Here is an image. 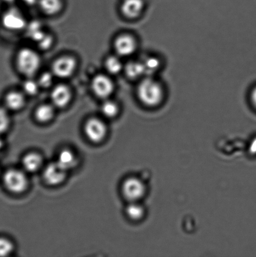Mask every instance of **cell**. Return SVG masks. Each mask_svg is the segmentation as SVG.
Here are the masks:
<instances>
[{
    "label": "cell",
    "instance_id": "1",
    "mask_svg": "<svg viewBox=\"0 0 256 257\" xmlns=\"http://www.w3.org/2000/svg\"><path fill=\"white\" fill-rule=\"evenodd\" d=\"M139 99L148 107L159 105L164 98V89L157 80L146 77L140 82L137 89Z\"/></svg>",
    "mask_w": 256,
    "mask_h": 257
},
{
    "label": "cell",
    "instance_id": "2",
    "mask_svg": "<svg viewBox=\"0 0 256 257\" xmlns=\"http://www.w3.org/2000/svg\"><path fill=\"white\" fill-rule=\"evenodd\" d=\"M41 58L38 52L30 48H24L17 55L18 70L27 78H32L41 66Z\"/></svg>",
    "mask_w": 256,
    "mask_h": 257
},
{
    "label": "cell",
    "instance_id": "3",
    "mask_svg": "<svg viewBox=\"0 0 256 257\" xmlns=\"http://www.w3.org/2000/svg\"><path fill=\"white\" fill-rule=\"evenodd\" d=\"M77 67V62L74 57L69 55L58 58L53 63L52 72L55 77L67 79L74 75Z\"/></svg>",
    "mask_w": 256,
    "mask_h": 257
},
{
    "label": "cell",
    "instance_id": "4",
    "mask_svg": "<svg viewBox=\"0 0 256 257\" xmlns=\"http://www.w3.org/2000/svg\"><path fill=\"white\" fill-rule=\"evenodd\" d=\"M123 195L130 202H136L146 193V186L140 179L132 177L127 179L122 185Z\"/></svg>",
    "mask_w": 256,
    "mask_h": 257
},
{
    "label": "cell",
    "instance_id": "5",
    "mask_svg": "<svg viewBox=\"0 0 256 257\" xmlns=\"http://www.w3.org/2000/svg\"><path fill=\"white\" fill-rule=\"evenodd\" d=\"M91 87L95 96L106 100L115 90V84L111 78L105 74H98L93 78Z\"/></svg>",
    "mask_w": 256,
    "mask_h": 257
},
{
    "label": "cell",
    "instance_id": "6",
    "mask_svg": "<svg viewBox=\"0 0 256 257\" xmlns=\"http://www.w3.org/2000/svg\"><path fill=\"white\" fill-rule=\"evenodd\" d=\"M4 183L8 190L14 193H20L26 190L28 180L23 171L10 170L5 174Z\"/></svg>",
    "mask_w": 256,
    "mask_h": 257
},
{
    "label": "cell",
    "instance_id": "7",
    "mask_svg": "<svg viewBox=\"0 0 256 257\" xmlns=\"http://www.w3.org/2000/svg\"><path fill=\"white\" fill-rule=\"evenodd\" d=\"M2 24L5 29L10 31H20L25 29L27 20L24 14L17 8H10L3 15Z\"/></svg>",
    "mask_w": 256,
    "mask_h": 257
},
{
    "label": "cell",
    "instance_id": "8",
    "mask_svg": "<svg viewBox=\"0 0 256 257\" xmlns=\"http://www.w3.org/2000/svg\"><path fill=\"white\" fill-rule=\"evenodd\" d=\"M85 133L87 137L93 143H100L106 136L107 128L102 120L91 118L85 125Z\"/></svg>",
    "mask_w": 256,
    "mask_h": 257
},
{
    "label": "cell",
    "instance_id": "9",
    "mask_svg": "<svg viewBox=\"0 0 256 257\" xmlns=\"http://www.w3.org/2000/svg\"><path fill=\"white\" fill-rule=\"evenodd\" d=\"M137 42L135 38L129 34H122L114 41V49L119 57H129L136 51Z\"/></svg>",
    "mask_w": 256,
    "mask_h": 257
},
{
    "label": "cell",
    "instance_id": "10",
    "mask_svg": "<svg viewBox=\"0 0 256 257\" xmlns=\"http://www.w3.org/2000/svg\"><path fill=\"white\" fill-rule=\"evenodd\" d=\"M72 93L69 87L65 84L55 85L50 94L52 104L55 108L66 107L71 102Z\"/></svg>",
    "mask_w": 256,
    "mask_h": 257
},
{
    "label": "cell",
    "instance_id": "11",
    "mask_svg": "<svg viewBox=\"0 0 256 257\" xmlns=\"http://www.w3.org/2000/svg\"><path fill=\"white\" fill-rule=\"evenodd\" d=\"M67 171L56 162L49 164L45 168L44 178L45 182L50 185H57L63 182L66 177Z\"/></svg>",
    "mask_w": 256,
    "mask_h": 257
},
{
    "label": "cell",
    "instance_id": "12",
    "mask_svg": "<svg viewBox=\"0 0 256 257\" xmlns=\"http://www.w3.org/2000/svg\"><path fill=\"white\" fill-rule=\"evenodd\" d=\"M144 9L143 0H124L120 7L123 15L128 19H135L139 17Z\"/></svg>",
    "mask_w": 256,
    "mask_h": 257
},
{
    "label": "cell",
    "instance_id": "13",
    "mask_svg": "<svg viewBox=\"0 0 256 257\" xmlns=\"http://www.w3.org/2000/svg\"><path fill=\"white\" fill-rule=\"evenodd\" d=\"M26 95L23 92L11 91L6 95L5 97V104L7 109L18 111L24 107L26 104Z\"/></svg>",
    "mask_w": 256,
    "mask_h": 257
},
{
    "label": "cell",
    "instance_id": "14",
    "mask_svg": "<svg viewBox=\"0 0 256 257\" xmlns=\"http://www.w3.org/2000/svg\"><path fill=\"white\" fill-rule=\"evenodd\" d=\"M38 6L41 11L48 16H55L62 11V0H39Z\"/></svg>",
    "mask_w": 256,
    "mask_h": 257
},
{
    "label": "cell",
    "instance_id": "15",
    "mask_svg": "<svg viewBox=\"0 0 256 257\" xmlns=\"http://www.w3.org/2000/svg\"><path fill=\"white\" fill-rule=\"evenodd\" d=\"M25 29H26L27 36L37 44L47 34L43 24L39 20H34L30 22L29 24H27Z\"/></svg>",
    "mask_w": 256,
    "mask_h": 257
},
{
    "label": "cell",
    "instance_id": "16",
    "mask_svg": "<svg viewBox=\"0 0 256 257\" xmlns=\"http://www.w3.org/2000/svg\"><path fill=\"white\" fill-rule=\"evenodd\" d=\"M22 165L25 171L30 173H34L41 167L42 158L39 154L29 153L23 159Z\"/></svg>",
    "mask_w": 256,
    "mask_h": 257
},
{
    "label": "cell",
    "instance_id": "17",
    "mask_svg": "<svg viewBox=\"0 0 256 257\" xmlns=\"http://www.w3.org/2000/svg\"><path fill=\"white\" fill-rule=\"evenodd\" d=\"M55 109V107L52 104H44L40 105L35 110V118L40 122H49L54 117Z\"/></svg>",
    "mask_w": 256,
    "mask_h": 257
},
{
    "label": "cell",
    "instance_id": "18",
    "mask_svg": "<svg viewBox=\"0 0 256 257\" xmlns=\"http://www.w3.org/2000/svg\"><path fill=\"white\" fill-rule=\"evenodd\" d=\"M125 71L128 77L132 79H139L145 75L142 62L133 61L128 63L125 67Z\"/></svg>",
    "mask_w": 256,
    "mask_h": 257
},
{
    "label": "cell",
    "instance_id": "19",
    "mask_svg": "<svg viewBox=\"0 0 256 257\" xmlns=\"http://www.w3.org/2000/svg\"><path fill=\"white\" fill-rule=\"evenodd\" d=\"M57 162L67 171L74 167L77 159L71 151L65 150L60 153Z\"/></svg>",
    "mask_w": 256,
    "mask_h": 257
},
{
    "label": "cell",
    "instance_id": "20",
    "mask_svg": "<svg viewBox=\"0 0 256 257\" xmlns=\"http://www.w3.org/2000/svg\"><path fill=\"white\" fill-rule=\"evenodd\" d=\"M105 67L111 75L119 74L123 69V64L119 55H110L105 61Z\"/></svg>",
    "mask_w": 256,
    "mask_h": 257
},
{
    "label": "cell",
    "instance_id": "21",
    "mask_svg": "<svg viewBox=\"0 0 256 257\" xmlns=\"http://www.w3.org/2000/svg\"><path fill=\"white\" fill-rule=\"evenodd\" d=\"M145 213L144 206L138 203V201L130 202L129 205L127 206V215L132 220H141L144 217Z\"/></svg>",
    "mask_w": 256,
    "mask_h": 257
},
{
    "label": "cell",
    "instance_id": "22",
    "mask_svg": "<svg viewBox=\"0 0 256 257\" xmlns=\"http://www.w3.org/2000/svg\"><path fill=\"white\" fill-rule=\"evenodd\" d=\"M101 112L105 117L113 119L119 114V105L112 100L106 99L102 105Z\"/></svg>",
    "mask_w": 256,
    "mask_h": 257
},
{
    "label": "cell",
    "instance_id": "23",
    "mask_svg": "<svg viewBox=\"0 0 256 257\" xmlns=\"http://www.w3.org/2000/svg\"><path fill=\"white\" fill-rule=\"evenodd\" d=\"M23 92L29 96H35L39 92L40 89L37 80L32 79V78H27L22 85Z\"/></svg>",
    "mask_w": 256,
    "mask_h": 257
},
{
    "label": "cell",
    "instance_id": "24",
    "mask_svg": "<svg viewBox=\"0 0 256 257\" xmlns=\"http://www.w3.org/2000/svg\"><path fill=\"white\" fill-rule=\"evenodd\" d=\"M144 65L145 76L150 77L156 72L160 67L159 60L155 57H149L142 61Z\"/></svg>",
    "mask_w": 256,
    "mask_h": 257
},
{
    "label": "cell",
    "instance_id": "25",
    "mask_svg": "<svg viewBox=\"0 0 256 257\" xmlns=\"http://www.w3.org/2000/svg\"><path fill=\"white\" fill-rule=\"evenodd\" d=\"M55 75L53 73L50 72H45L43 73L37 80L38 83L40 88L43 89H47L51 87L54 83Z\"/></svg>",
    "mask_w": 256,
    "mask_h": 257
},
{
    "label": "cell",
    "instance_id": "26",
    "mask_svg": "<svg viewBox=\"0 0 256 257\" xmlns=\"http://www.w3.org/2000/svg\"><path fill=\"white\" fill-rule=\"evenodd\" d=\"M10 117L7 109L0 107V134L6 132L10 125Z\"/></svg>",
    "mask_w": 256,
    "mask_h": 257
},
{
    "label": "cell",
    "instance_id": "27",
    "mask_svg": "<svg viewBox=\"0 0 256 257\" xmlns=\"http://www.w3.org/2000/svg\"><path fill=\"white\" fill-rule=\"evenodd\" d=\"M14 250V245L6 238L0 237V256H7Z\"/></svg>",
    "mask_w": 256,
    "mask_h": 257
},
{
    "label": "cell",
    "instance_id": "28",
    "mask_svg": "<svg viewBox=\"0 0 256 257\" xmlns=\"http://www.w3.org/2000/svg\"><path fill=\"white\" fill-rule=\"evenodd\" d=\"M54 43V38L53 35L48 34L45 35L44 37L37 43L38 46L43 50H47L52 47Z\"/></svg>",
    "mask_w": 256,
    "mask_h": 257
},
{
    "label": "cell",
    "instance_id": "29",
    "mask_svg": "<svg viewBox=\"0 0 256 257\" xmlns=\"http://www.w3.org/2000/svg\"><path fill=\"white\" fill-rule=\"evenodd\" d=\"M22 2L28 7H34L39 4V0H22Z\"/></svg>",
    "mask_w": 256,
    "mask_h": 257
},
{
    "label": "cell",
    "instance_id": "30",
    "mask_svg": "<svg viewBox=\"0 0 256 257\" xmlns=\"http://www.w3.org/2000/svg\"><path fill=\"white\" fill-rule=\"evenodd\" d=\"M249 151L252 155H256V138L253 139L250 143Z\"/></svg>",
    "mask_w": 256,
    "mask_h": 257
},
{
    "label": "cell",
    "instance_id": "31",
    "mask_svg": "<svg viewBox=\"0 0 256 257\" xmlns=\"http://www.w3.org/2000/svg\"><path fill=\"white\" fill-rule=\"evenodd\" d=\"M250 98H251L252 104H254V106L256 107V87L252 90Z\"/></svg>",
    "mask_w": 256,
    "mask_h": 257
},
{
    "label": "cell",
    "instance_id": "32",
    "mask_svg": "<svg viewBox=\"0 0 256 257\" xmlns=\"http://www.w3.org/2000/svg\"><path fill=\"white\" fill-rule=\"evenodd\" d=\"M2 2L6 3L8 4H12L16 1V0H1Z\"/></svg>",
    "mask_w": 256,
    "mask_h": 257
},
{
    "label": "cell",
    "instance_id": "33",
    "mask_svg": "<svg viewBox=\"0 0 256 257\" xmlns=\"http://www.w3.org/2000/svg\"><path fill=\"white\" fill-rule=\"evenodd\" d=\"M2 148V143L0 142V148Z\"/></svg>",
    "mask_w": 256,
    "mask_h": 257
},
{
    "label": "cell",
    "instance_id": "34",
    "mask_svg": "<svg viewBox=\"0 0 256 257\" xmlns=\"http://www.w3.org/2000/svg\"><path fill=\"white\" fill-rule=\"evenodd\" d=\"M1 2H2V1H1V0H0V8H1Z\"/></svg>",
    "mask_w": 256,
    "mask_h": 257
}]
</instances>
